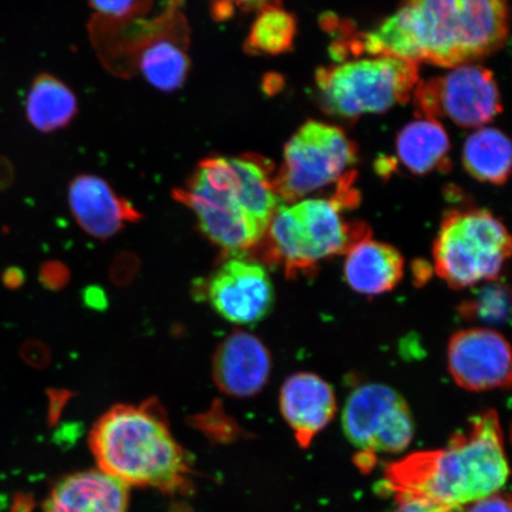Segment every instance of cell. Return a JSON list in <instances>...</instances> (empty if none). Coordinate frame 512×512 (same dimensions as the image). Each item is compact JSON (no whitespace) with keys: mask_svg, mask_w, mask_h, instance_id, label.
Returning a JSON list of instances; mask_svg holds the SVG:
<instances>
[{"mask_svg":"<svg viewBox=\"0 0 512 512\" xmlns=\"http://www.w3.org/2000/svg\"><path fill=\"white\" fill-rule=\"evenodd\" d=\"M130 492L100 470L73 473L54 486L43 512H128Z\"/></svg>","mask_w":512,"mask_h":512,"instance_id":"obj_16","label":"cell"},{"mask_svg":"<svg viewBox=\"0 0 512 512\" xmlns=\"http://www.w3.org/2000/svg\"><path fill=\"white\" fill-rule=\"evenodd\" d=\"M78 112V100L67 85L51 75L32 83L27 98V115L36 130L50 133L66 127Z\"/></svg>","mask_w":512,"mask_h":512,"instance_id":"obj_20","label":"cell"},{"mask_svg":"<svg viewBox=\"0 0 512 512\" xmlns=\"http://www.w3.org/2000/svg\"><path fill=\"white\" fill-rule=\"evenodd\" d=\"M510 253L507 228L488 210H452L434 242V268L448 285L460 290L497 280Z\"/></svg>","mask_w":512,"mask_h":512,"instance_id":"obj_5","label":"cell"},{"mask_svg":"<svg viewBox=\"0 0 512 512\" xmlns=\"http://www.w3.org/2000/svg\"><path fill=\"white\" fill-rule=\"evenodd\" d=\"M447 364L458 386L472 392L510 387V345L494 330L457 332L448 343Z\"/></svg>","mask_w":512,"mask_h":512,"instance_id":"obj_12","label":"cell"},{"mask_svg":"<svg viewBox=\"0 0 512 512\" xmlns=\"http://www.w3.org/2000/svg\"><path fill=\"white\" fill-rule=\"evenodd\" d=\"M91 5L102 17L124 19L138 9L140 0H91Z\"/></svg>","mask_w":512,"mask_h":512,"instance_id":"obj_24","label":"cell"},{"mask_svg":"<svg viewBox=\"0 0 512 512\" xmlns=\"http://www.w3.org/2000/svg\"><path fill=\"white\" fill-rule=\"evenodd\" d=\"M509 473L501 422L495 411H486L444 448L414 452L390 463L382 486L395 498L419 497L465 508L502 491Z\"/></svg>","mask_w":512,"mask_h":512,"instance_id":"obj_2","label":"cell"},{"mask_svg":"<svg viewBox=\"0 0 512 512\" xmlns=\"http://www.w3.org/2000/svg\"><path fill=\"white\" fill-rule=\"evenodd\" d=\"M296 19L277 5L261 9L247 38L249 54L278 55L292 48Z\"/></svg>","mask_w":512,"mask_h":512,"instance_id":"obj_22","label":"cell"},{"mask_svg":"<svg viewBox=\"0 0 512 512\" xmlns=\"http://www.w3.org/2000/svg\"><path fill=\"white\" fill-rule=\"evenodd\" d=\"M413 95L426 118L443 117L464 127L488 124L502 112L494 75L476 64H462L441 78L419 82Z\"/></svg>","mask_w":512,"mask_h":512,"instance_id":"obj_10","label":"cell"},{"mask_svg":"<svg viewBox=\"0 0 512 512\" xmlns=\"http://www.w3.org/2000/svg\"><path fill=\"white\" fill-rule=\"evenodd\" d=\"M175 198L192 210L207 238L229 254L252 251L266 230L249 215L228 157L202 160Z\"/></svg>","mask_w":512,"mask_h":512,"instance_id":"obj_7","label":"cell"},{"mask_svg":"<svg viewBox=\"0 0 512 512\" xmlns=\"http://www.w3.org/2000/svg\"><path fill=\"white\" fill-rule=\"evenodd\" d=\"M396 151L400 162L416 175L444 168L448 163L450 139L434 119H419L400 132Z\"/></svg>","mask_w":512,"mask_h":512,"instance_id":"obj_18","label":"cell"},{"mask_svg":"<svg viewBox=\"0 0 512 512\" xmlns=\"http://www.w3.org/2000/svg\"><path fill=\"white\" fill-rule=\"evenodd\" d=\"M280 409L299 446L307 448L334 419V389L315 374H294L281 388Z\"/></svg>","mask_w":512,"mask_h":512,"instance_id":"obj_14","label":"cell"},{"mask_svg":"<svg viewBox=\"0 0 512 512\" xmlns=\"http://www.w3.org/2000/svg\"><path fill=\"white\" fill-rule=\"evenodd\" d=\"M507 0H405L360 51L439 67H458L495 53L508 38Z\"/></svg>","mask_w":512,"mask_h":512,"instance_id":"obj_1","label":"cell"},{"mask_svg":"<svg viewBox=\"0 0 512 512\" xmlns=\"http://www.w3.org/2000/svg\"><path fill=\"white\" fill-rule=\"evenodd\" d=\"M396 507L388 512H463L464 508H451L419 497H398Z\"/></svg>","mask_w":512,"mask_h":512,"instance_id":"obj_25","label":"cell"},{"mask_svg":"<svg viewBox=\"0 0 512 512\" xmlns=\"http://www.w3.org/2000/svg\"><path fill=\"white\" fill-rule=\"evenodd\" d=\"M356 158V146L342 130L309 121L285 146L283 165L273 177L275 191L285 204L303 200L312 192L342 181Z\"/></svg>","mask_w":512,"mask_h":512,"instance_id":"obj_9","label":"cell"},{"mask_svg":"<svg viewBox=\"0 0 512 512\" xmlns=\"http://www.w3.org/2000/svg\"><path fill=\"white\" fill-rule=\"evenodd\" d=\"M326 111L344 118L382 113L411 98L419 83L418 64L388 55L345 61L317 73Z\"/></svg>","mask_w":512,"mask_h":512,"instance_id":"obj_6","label":"cell"},{"mask_svg":"<svg viewBox=\"0 0 512 512\" xmlns=\"http://www.w3.org/2000/svg\"><path fill=\"white\" fill-rule=\"evenodd\" d=\"M272 358L266 345L247 332H234L220 344L213 363L217 386L234 398H251L266 386Z\"/></svg>","mask_w":512,"mask_h":512,"instance_id":"obj_13","label":"cell"},{"mask_svg":"<svg viewBox=\"0 0 512 512\" xmlns=\"http://www.w3.org/2000/svg\"><path fill=\"white\" fill-rule=\"evenodd\" d=\"M463 162L466 171L477 181L501 185L511 174L510 140L496 128H479L466 139Z\"/></svg>","mask_w":512,"mask_h":512,"instance_id":"obj_19","label":"cell"},{"mask_svg":"<svg viewBox=\"0 0 512 512\" xmlns=\"http://www.w3.org/2000/svg\"><path fill=\"white\" fill-rule=\"evenodd\" d=\"M22 275L15 268H11L4 274V283L10 287H15L21 284Z\"/></svg>","mask_w":512,"mask_h":512,"instance_id":"obj_28","label":"cell"},{"mask_svg":"<svg viewBox=\"0 0 512 512\" xmlns=\"http://www.w3.org/2000/svg\"><path fill=\"white\" fill-rule=\"evenodd\" d=\"M351 176L339 182L336 195L281 204L275 211L259 248L264 260L284 267L287 275L313 272L330 256L341 255L370 236L361 222H345L343 211L357 202Z\"/></svg>","mask_w":512,"mask_h":512,"instance_id":"obj_4","label":"cell"},{"mask_svg":"<svg viewBox=\"0 0 512 512\" xmlns=\"http://www.w3.org/2000/svg\"><path fill=\"white\" fill-rule=\"evenodd\" d=\"M68 202L79 226L98 239L111 238L140 217L105 179L94 175H80L70 183Z\"/></svg>","mask_w":512,"mask_h":512,"instance_id":"obj_15","label":"cell"},{"mask_svg":"<svg viewBox=\"0 0 512 512\" xmlns=\"http://www.w3.org/2000/svg\"><path fill=\"white\" fill-rule=\"evenodd\" d=\"M204 296L230 323L251 325L270 313L274 290L264 266L243 258H230L211 275Z\"/></svg>","mask_w":512,"mask_h":512,"instance_id":"obj_11","label":"cell"},{"mask_svg":"<svg viewBox=\"0 0 512 512\" xmlns=\"http://www.w3.org/2000/svg\"><path fill=\"white\" fill-rule=\"evenodd\" d=\"M466 319L488 324L508 322L510 315L509 287L497 280L488 281L459 307Z\"/></svg>","mask_w":512,"mask_h":512,"instance_id":"obj_23","label":"cell"},{"mask_svg":"<svg viewBox=\"0 0 512 512\" xmlns=\"http://www.w3.org/2000/svg\"><path fill=\"white\" fill-rule=\"evenodd\" d=\"M277 5V0H214V12L217 18L224 19L233 15L236 9H264Z\"/></svg>","mask_w":512,"mask_h":512,"instance_id":"obj_26","label":"cell"},{"mask_svg":"<svg viewBox=\"0 0 512 512\" xmlns=\"http://www.w3.org/2000/svg\"><path fill=\"white\" fill-rule=\"evenodd\" d=\"M138 67L151 86L159 91L174 92L187 80L190 61L181 44L174 38L162 37L143 48Z\"/></svg>","mask_w":512,"mask_h":512,"instance_id":"obj_21","label":"cell"},{"mask_svg":"<svg viewBox=\"0 0 512 512\" xmlns=\"http://www.w3.org/2000/svg\"><path fill=\"white\" fill-rule=\"evenodd\" d=\"M463 512H511V499L508 494L499 491L467 505Z\"/></svg>","mask_w":512,"mask_h":512,"instance_id":"obj_27","label":"cell"},{"mask_svg":"<svg viewBox=\"0 0 512 512\" xmlns=\"http://www.w3.org/2000/svg\"><path fill=\"white\" fill-rule=\"evenodd\" d=\"M89 446L99 470L127 486L176 492L190 483L189 457L155 402L111 408L96 421Z\"/></svg>","mask_w":512,"mask_h":512,"instance_id":"obj_3","label":"cell"},{"mask_svg":"<svg viewBox=\"0 0 512 512\" xmlns=\"http://www.w3.org/2000/svg\"><path fill=\"white\" fill-rule=\"evenodd\" d=\"M342 425L345 437L357 450L355 464L364 473L374 469L377 454L405 451L415 430L406 400L379 383L352 390L345 402Z\"/></svg>","mask_w":512,"mask_h":512,"instance_id":"obj_8","label":"cell"},{"mask_svg":"<svg viewBox=\"0 0 512 512\" xmlns=\"http://www.w3.org/2000/svg\"><path fill=\"white\" fill-rule=\"evenodd\" d=\"M405 261L392 246L367 236L345 253L344 277L348 285L364 296L392 291L403 277Z\"/></svg>","mask_w":512,"mask_h":512,"instance_id":"obj_17","label":"cell"}]
</instances>
